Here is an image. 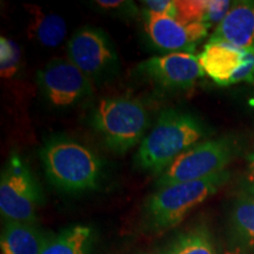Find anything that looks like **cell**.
<instances>
[{"label": "cell", "instance_id": "cell-22", "mask_svg": "<svg viewBox=\"0 0 254 254\" xmlns=\"http://www.w3.org/2000/svg\"><path fill=\"white\" fill-rule=\"evenodd\" d=\"M254 81V52L245 51L243 65L234 73L231 79L230 85L241 84V82H253Z\"/></svg>", "mask_w": 254, "mask_h": 254}, {"label": "cell", "instance_id": "cell-25", "mask_svg": "<svg viewBox=\"0 0 254 254\" xmlns=\"http://www.w3.org/2000/svg\"><path fill=\"white\" fill-rule=\"evenodd\" d=\"M247 190H249V194L252 195L254 198V178H251L249 186H247Z\"/></svg>", "mask_w": 254, "mask_h": 254}, {"label": "cell", "instance_id": "cell-15", "mask_svg": "<svg viewBox=\"0 0 254 254\" xmlns=\"http://www.w3.org/2000/svg\"><path fill=\"white\" fill-rule=\"evenodd\" d=\"M91 227L75 225L52 237L41 254H88L92 246Z\"/></svg>", "mask_w": 254, "mask_h": 254}, {"label": "cell", "instance_id": "cell-1", "mask_svg": "<svg viewBox=\"0 0 254 254\" xmlns=\"http://www.w3.org/2000/svg\"><path fill=\"white\" fill-rule=\"evenodd\" d=\"M204 135V126L192 114L179 110L163 111L139 145L135 165L159 177L176 159L199 144Z\"/></svg>", "mask_w": 254, "mask_h": 254}, {"label": "cell", "instance_id": "cell-11", "mask_svg": "<svg viewBox=\"0 0 254 254\" xmlns=\"http://www.w3.org/2000/svg\"><path fill=\"white\" fill-rule=\"evenodd\" d=\"M208 41L225 43L239 50L254 52V1L233 2Z\"/></svg>", "mask_w": 254, "mask_h": 254}, {"label": "cell", "instance_id": "cell-23", "mask_svg": "<svg viewBox=\"0 0 254 254\" xmlns=\"http://www.w3.org/2000/svg\"><path fill=\"white\" fill-rule=\"evenodd\" d=\"M95 4L99 6L100 8L106 9L107 12L112 11V12H117L118 11L119 14L122 13H127L131 14V12L128 11L129 8L135 9L134 5L131 1H104V0H100V1H95Z\"/></svg>", "mask_w": 254, "mask_h": 254}, {"label": "cell", "instance_id": "cell-20", "mask_svg": "<svg viewBox=\"0 0 254 254\" xmlns=\"http://www.w3.org/2000/svg\"><path fill=\"white\" fill-rule=\"evenodd\" d=\"M232 6V2L228 0H212L207 1V8H206L205 18L202 24L208 28L215 24H220L224 18L226 17Z\"/></svg>", "mask_w": 254, "mask_h": 254}, {"label": "cell", "instance_id": "cell-19", "mask_svg": "<svg viewBox=\"0 0 254 254\" xmlns=\"http://www.w3.org/2000/svg\"><path fill=\"white\" fill-rule=\"evenodd\" d=\"M178 18L183 24L202 23L205 18L207 1H177Z\"/></svg>", "mask_w": 254, "mask_h": 254}, {"label": "cell", "instance_id": "cell-9", "mask_svg": "<svg viewBox=\"0 0 254 254\" xmlns=\"http://www.w3.org/2000/svg\"><path fill=\"white\" fill-rule=\"evenodd\" d=\"M145 32L158 50L168 53H192L207 36L208 27L202 23L183 24L176 19L142 11Z\"/></svg>", "mask_w": 254, "mask_h": 254}, {"label": "cell", "instance_id": "cell-4", "mask_svg": "<svg viewBox=\"0 0 254 254\" xmlns=\"http://www.w3.org/2000/svg\"><path fill=\"white\" fill-rule=\"evenodd\" d=\"M91 125L109 150L123 154L140 145L150 126V116L140 100L120 95L97 104Z\"/></svg>", "mask_w": 254, "mask_h": 254}, {"label": "cell", "instance_id": "cell-6", "mask_svg": "<svg viewBox=\"0 0 254 254\" xmlns=\"http://www.w3.org/2000/svg\"><path fill=\"white\" fill-rule=\"evenodd\" d=\"M67 59L93 85H101L118 75L120 63L116 46L103 28L82 26L67 43Z\"/></svg>", "mask_w": 254, "mask_h": 254}, {"label": "cell", "instance_id": "cell-17", "mask_svg": "<svg viewBox=\"0 0 254 254\" xmlns=\"http://www.w3.org/2000/svg\"><path fill=\"white\" fill-rule=\"evenodd\" d=\"M32 32L41 45L56 47L66 36V23L58 14L36 13L32 24Z\"/></svg>", "mask_w": 254, "mask_h": 254}, {"label": "cell", "instance_id": "cell-18", "mask_svg": "<svg viewBox=\"0 0 254 254\" xmlns=\"http://www.w3.org/2000/svg\"><path fill=\"white\" fill-rule=\"evenodd\" d=\"M20 64V49L13 40L0 38V73L2 78H11Z\"/></svg>", "mask_w": 254, "mask_h": 254}, {"label": "cell", "instance_id": "cell-7", "mask_svg": "<svg viewBox=\"0 0 254 254\" xmlns=\"http://www.w3.org/2000/svg\"><path fill=\"white\" fill-rule=\"evenodd\" d=\"M236 154V144L230 138L199 142L176 159L158 177L157 189L178 183L201 180L225 171Z\"/></svg>", "mask_w": 254, "mask_h": 254}, {"label": "cell", "instance_id": "cell-24", "mask_svg": "<svg viewBox=\"0 0 254 254\" xmlns=\"http://www.w3.org/2000/svg\"><path fill=\"white\" fill-rule=\"evenodd\" d=\"M249 173L251 178H254V151L249 155Z\"/></svg>", "mask_w": 254, "mask_h": 254}, {"label": "cell", "instance_id": "cell-14", "mask_svg": "<svg viewBox=\"0 0 254 254\" xmlns=\"http://www.w3.org/2000/svg\"><path fill=\"white\" fill-rule=\"evenodd\" d=\"M232 237L238 245L254 247V198L241 194L234 202L231 212Z\"/></svg>", "mask_w": 254, "mask_h": 254}, {"label": "cell", "instance_id": "cell-21", "mask_svg": "<svg viewBox=\"0 0 254 254\" xmlns=\"http://www.w3.org/2000/svg\"><path fill=\"white\" fill-rule=\"evenodd\" d=\"M142 5L146 11L159 15H166V17L176 19L178 18V5L173 0H147L142 1Z\"/></svg>", "mask_w": 254, "mask_h": 254}, {"label": "cell", "instance_id": "cell-12", "mask_svg": "<svg viewBox=\"0 0 254 254\" xmlns=\"http://www.w3.org/2000/svg\"><path fill=\"white\" fill-rule=\"evenodd\" d=\"M245 51L225 43H208L198 56L205 74L219 86H230L234 73L243 65Z\"/></svg>", "mask_w": 254, "mask_h": 254}, {"label": "cell", "instance_id": "cell-16", "mask_svg": "<svg viewBox=\"0 0 254 254\" xmlns=\"http://www.w3.org/2000/svg\"><path fill=\"white\" fill-rule=\"evenodd\" d=\"M161 254H217L211 234L204 225L180 233Z\"/></svg>", "mask_w": 254, "mask_h": 254}, {"label": "cell", "instance_id": "cell-3", "mask_svg": "<svg viewBox=\"0 0 254 254\" xmlns=\"http://www.w3.org/2000/svg\"><path fill=\"white\" fill-rule=\"evenodd\" d=\"M230 178L228 171L201 180L178 183L157 189L145 201L142 225L148 232H164L176 227L190 211L213 195Z\"/></svg>", "mask_w": 254, "mask_h": 254}, {"label": "cell", "instance_id": "cell-13", "mask_svg": "<svg viewBox=\"0 0 254 254\" xmlns=\"http://www.w3.org/2000/svg\"><path fill=\"white\" fill-rule=\"evenodd\" d=\"M51 239L33 222L5 220L0 246L2 254H41Z\"/></svg>", "mask_w": 254, "mask_h": 254}, {"label": "cell", "instance_id": "cell-5", "mask_svg": "<svg viewBox=\"0 0 254 254\" xmlns=\"http://www.w3.org/2000/svg\"><path fill=\"white\" fill-rule=\"evenodd\" d=\"M44 195L31 168L19 155L6 163L0 179V211L5 220L37 222Z\"/></svg>", "mask_w": 254, "mask_h": 254}, {"label": "cell", "instance_id": "cell-8", "mask_svg": "<svg viewBox=\"0 0 254 254\" xmlns=\"http://www.w3.org/2000/svg\"><path fill=\"white\" fill-rule=\"evenodd\" d=\"M37 81L45 99L58 109L73 107L93 95L92 81L65 58L51 59L38 71Z\"/></svg>", "mask_w": 254, "mask_h": 254}, {"label": "cell", "instance_id": "cell-10", "mask_svg": "<svg viewBox=\"0 0 254 254\" xmlns=\"http://www.w3.org/2000/svg\"><path fill=\"white\" fill-rule=\"evenodd\" d=\"M138 71L155 84L170 90L192 88L205 74L198 56L192 53H167L152 57L138 66Z\"/></svg>", "mask_w": 254, "mask_h": 254}, {"label": "cell", "instance_id": "cell-2", "mask_svg": "<svg viewBox=\"0 0 254 254\" xmlns=\"http://www.w3.org/2000/svg\"><path fill=\"white\" fill-rule=\"evenodd\" d=\"M40 159L47 179L59 190L81 193L99 187L103 164L93 151L80 142L53 136L44 144Z\"/></svg>", "mask_w": 254, "mask_h": 254}]
</instances>
